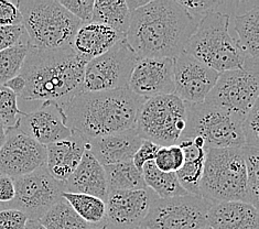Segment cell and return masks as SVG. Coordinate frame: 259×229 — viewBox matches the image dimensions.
I'll list each match as a JSON object with an SVG mask.
<instances>
[{
    "label": "cell",
    "mask_w": 259,
    "mask_h": 229,
    "mask_svg": "<svg viewBox=\"0 0 259 229\" xmlns=\"http://www.w3.org/2000/svg\"><path fill=\"white\" fill-rule=\"evenodd\" d=\"M259 97L258 61L248 58L242 69L220 73L204 103L244 119Z\"/></svg>",
    "instance_id": "9"
},
{
    "label": "cell",
    "mask_w": 259,
    "mask_h": 229,
    "mask_svg": "<svg viewBox=\"0 0 259 229\" xmlns=\"http://www.w3.org/2000/svg\"><path fill=\"white\" fill-rule=\"evenodd\" d=\"M244 162L247 176L248 204L258 208L259 202V149L244 146L242 147Z\"/></svg>",
    "instance_id": "32"
},
{
    "label": "cell",
    "mask_w": 259,
    "mask_h": 229,
    "mask_svg": "<svg viewBox=\"0 0 259 229\" xmlns=\"http://www.w3.org/2000/svg\"><path fill=\"white\" fill-rule=\"evenodd\" d=\"M63 184L67 193L89 194L106 201L108 187L104 166L86 150L81 162Z\"/></svg>",
    "instance_id": "20"
},
{
    "label": "cell",
    "mask_w": 259,
    "mask_h": 229,
    "mask_svg": "<svg viewBox=\"0 0 259 229\" xmlns=\"http://www.w3.org/2000/svg\"><path fill=\"white\" fill-rule=\"evenodd\" d=\"M139 60L126 40L106 53L88 62L84 69L83 91H107L128 88L134 67Z\"/></svg>",
    "instance_id": "10"
},
{
    "label": "cell",
    "mask_w": 259,
    "mask_h": 229,
    "mask_svg": "<svg viewBox=\"0 0 259 229\" xmlns=\"http://www.w3.org/2000/svg\"><path fill=\"white\" fill-rule=\"evenodd\" d=\"M182 149L184 163L176 172L181 187L187 193L200 195V183L204 170L207 148L200 137L181 138L177 144Z\"/></svg>",
    "instance_id": "23"
},
{
    "label": "cell",
    "mask_w": 259,
    "mask_h": 229,
    "mask_svg": "<svg viewBox=\"0 0 259 229\" xmlns=\"http://www.w3.org/2000/svg\"><path fill=\"white\" fill-rule=\"evenodd\" d=\"M143 176L146 187L151 190L159 199L187 195L175 172L165 173L160 171L153 161H149L143 166Z\"/></svg>",
    "instance_id": "26"
},
{
    "label": "cell",
    "mask_w": 259,
    "mask_h": 229,
    "mask_svg": "<svg viewBox=\"0 0 259 229\" xmlns=\"http://www.w3.org/2000/svg\"><path fill=\"white\" fill-rule=\"evenodd\" d=\"M134 229H148V228H146V227H144V226H139V227L134 228Z\"/></svg>",
    "instance_id": "46"
},
{
    "label": "cell",
    "mask_w": 259,
    "mask_h": 229,
    "mask_svg": "<svg viewBox=\"0 0 259 229\" xmlns=\"http://www.w3.org/2000/svg\"><path fill=\"white\" fill-rule=\"evenodd\" d=\"M6 131H7V128H6L4 123L0 121V149H2V147L6 140Z\"/></svg>",
    "instance_id": "45"
},
{
    "label": "cell",
    "mask_w": 259,
    "mask_h": 229,
    "mask_svg": "<svg viewBox=\"0 0 259 229\" xmlns=\"http://www.w3.org/2000/svg\"><path fill=\"white\" fill-rule=\"evenodd\" d=\"M202 229H211L209 227H205V228H202Z\"/></svg>",
    "instance_id": "47"
},
{
    "label": "cell",
    "mask_w": 259,
    "mask_h": 229,
    "mask_svg": "<svg viewBox=\"0 0 259 229\" xmlns=\"http://www.w3.org/2000/svg\"><path fill=\"white\" fill-rule=\"evenodd\" d=\"M24 40H27V35L22 24L20 26L0 27V52L15 47Z\"/></svg>",
    "instance_id": "37"
},
{
    "label": "cell",
    "mask_w": 259,
    "mask_h": 229,
    "mask_svg": "<svg viewBox=\"0 0 259 229\" xmlns=\"http://www.w3.org/2000/svg\"><path fill=\"white\" fill-rule=\"evenodd\" d=\"M146 100L128 88L82 91L62 108L66 126L86 140L135 129Z\"/></svg>",
    "instance_id": "3"
},
{
    "label": "cell",
    "mask_w": 259,
    "mask_h": 229,
    "mask_svg": "<svg viewBox=\"0 0 259 229\" xmlns=\"http://www.w3.org/2000/svg\"><path fill=\"white\" fill-rule=\"evenodd\" d=\"M47 148L19 129L8 128L0 149V174L16 178L46 165Z\"/></svg>",
    "instance_id": "14"
},
{
    "label": "cell",
    "mask_w": 259,
    "mask_h": 229,
    "mask_svg": "<svg viewBox=\"0 0 259 229\" xmlns=\"http://www.w3.org/2000/svg\"><path fill=\"white\" fill-rule=\"evenodd\" d=\"M214 203L200 195L158 199L143 222L148 229H202L207 227V213Z\"/></svg>",
    "instance_id": "11"
},
{
    "label": "cell",
    "mask_w": 259,
    "mask_h": 229,
    "mask_svg": "<svg viewBox=\"0 0 259 229\" xmlns=\"http://www.w3.org/2000/svg\"><path fill=\"white\" fill-rule=\"evenodd\" d=\"M245 146L259 149V102H257L242 122Z\"/></svg>",
    "instance_id": "35"
},
{
    "label": "cell",
    "mask_w": 259,
    "mask_h": 229,
    "mask_svg": "<svg viewBox=\"0 0 259 229\" xmlns=\"http://www.w3.org/2000/svg\"><path fill=\"white\" fill-rule=\"evenodd\" d=\"M128 89L146 101L175 94L174 59L139 58L129 78Z\"/></svg>",
    "instance_id": "16"
},
{
    "label": "cell",
    "mask_w": 259,
    "mask_h": 229,
    "mask_svg": "<svg viewBox=\"0 0 259 229\" xmlns=\"http://www.w3.org/2000/svg\"><path fill=\"white\" fill-rule=\"evenodd\" d=\"M39 221L47 229H98L79 217L63 197Z\"/></svg>",
    "instance_id": "28"
},
{
    "label": "cell",
    "mask_w": 259,
    "mask_h": 229,
    "mask_svg": "<svg viewBox=\"0 0 259 229\" xmlns=\"http://www.w3.org/2000/svg\"><path fill=\"white\" fill-rule=\"evenodd\" d=\"M15 199L0 209L12 208L20 210L28 220H40L55 204L62 199L63 184L53 178L42 166L36 171L14 178Z\"/></svg>",
    "instance_id": "12"
},
{
    "label": "cell",
    "mask_w": 259,
    "mask_h": 229,
    "mask_svg": "<svg viewBox=\"0 0 259 229\" xmlns=\"http://www.w3.org/2000/svg\"><path fill=\"white\" fill-rule=\"evenodd\" d=\"M197 24L177 0H149L132 14L126 42L139 58L176 59Z\"/></svg>",
    "instance_id": "1"
},
{
    "label": "cell",
    "mask_w": 259,
    "mask_h": 229,
    "mask_svg": "<svg viewBox=\"0 0 259 229\" xmlns=\"http://www.w3.org/2000/svg\"><path fill=\"white\" fill-rule=\"evenodd\" d=\"M16 190L14 178L0 174V206L6 205L15 199Z\"/></svg>",
    "instance_id": "41"
},
{
    "label": "cell",
    "mask_w": 259,
    "mask_h": 229,
    "mask_svg": "<svg viewBox=\"0 0 259 229\" xmlns=\"http://www.w3.org/2000/svg\"><path fill=\"white\" fill-rule=\"evenodd\" d=\"M149 0H127L126 4H127V7L129 9V11L133 12L135 10H137L138 8L143 7V6H145Z\"/></svg>",
    "instance_id": "43"
},
{
    "label": "cell",
    "mask_w": 259,
    "mask_h": 229,
    "mask_svg": "<svg viewBox=\"0 0 259 229\" xmlns=\"http://www.w3.org/2000/svg\"><path fill=\"white\" fill-rule=\"evenodd\" d=\"M47 148L46 166L57 181L65 182L81 162L86 149V139L72 132L71 137L54 142Z\"/></svg>",
    "instance_id": "19"
},
{
    "label": "cell",
    "mask_w": 259,
    "mask_h": 229,
    "mask_svg": "<svg viewBox=\"0 0 259 229\" xmlns=\"http://www.w3.org/2000/svg\"><path fill=\"white\" fill-rule=\"evenodd\" d=\"M22 18L17 3L0 0V27L20 26Z\"/></svg>",
    "instance_id": "39"
},
{
    "label": "cell",
    "mask_w": 259,
    "mask_h": 229,
    "mask_svg": "<svg viewBox=\"0 0 259 229\" xmlns=\"http://www.w3.org/2000/svg\"><path fill=\"white\" fill-rule=\"evenodd\" d=\"M135 129L86 140V149L103 166L133 161L143 144Z\"/></svg>",
    "instance_id": "18"
},
{
    "label": "cell",
    "mask_w": 259,
    "mask_h": 229,
    "mask_svg": "<svg viewBox=\"0 0 259 229\" xmlns=\"http://www.w3.org/2000/svg\"><path fill=\"white\" fill-rule=\"evenodd\" d=\"M59 3L82 24L92 22L95 0H59Z\"/></svg>",
    "instance_id": "36"
},
{
    "label": "cell",
    "mask_w": 259,
    "mask_h": 229,
    "mask_svg": "<svg viewBox=\"0 0 259 229\" xmlns=\"http://www.w3.org/2000/svg\"><path fill=\"white\" fill-rule=\"evenodd\" d=\"M28 52V39L0 52V85H5L20 73Z\"/></svg>",
    "instance_id": "31"
},
{
    "label": "cell",
    "mask_w": 259,
    "mask_h": 229,
    "mask_svg": "<svg viewBox=\"0 0 259 229\" xmlns=\"http://www.w3.org/2000/svg\"><path fill=\"white\" fill-rule=\"evenodd\" d=\"M153 162L160 171L165 173H176L182 168L184 163L182 149L178 145L160 147L155 159H153Z\"/></svg>",
    "instance_id": "34"
},
{
    "label": "cell",
    "mask_w": 259,
    "mask_h": 229,
    "mask_svg": "<svg viewBox=\"0 0 259 229\" xmlns=\"http://www.w3.org/2000/svg\"><path fill=\"white\" fill-rule=\"evenodd\" d=\"M26 31L29 49L59 50L71 47L82 26L59 0H20L17 2Z\"/></svg>",
    "instance_id": "4"
},
{
    "label": "cell",
    "mask_w": 259,
    "mask_h": 229,
    "mask_svg": "<svg viewBox=\"0 0 259 229\" xmlns=\"http://www.w3.org/2000/svg\"><path fill=\"white\" fill-rule=\"evenodd\" d=\"M98 229H100V228H98Z\"/></svg>",
    "instance_id": "48"
},
{
    "label": "cell",
    "mask_w": 259,
    "mask_h": 229,
    "mask_svg": "<svg viewBox=\"0 0 259 229\" xmlns=\"http://www.w3.org/2000/svg\"><path fill=\"white\" fill-rule=\"evenodd\" d=\"M242 122L239 117L213 105L188 104L187 127L181 138L200 137L207 150L242 148L245 146Z\"/></svg>",
    "instance_id": "8"
},
{
    "label": "cell",
    "mask_w": 259,
    "mask_h": 229,
    "mask_svg": "<svg viewBox=\"0 0 259 229\" xmlns=\"http://www.w3.org/2000/svg\"><path fill=\"white\" fill-rule=\"evenodd\" d=\"M26 229H47V228L43 225H41L39 220H28Z\"/></svg>",
    "instance_id": "44"
},
{
    "label": "cell",
    "mask_w": 259,
    "mask_h": 229,
    "mask_svg": "<svg viewBox=\"0 0 259 229\" xmlns=\"http://www.w3.org/2000/svg\"><path fill=\"white\" fill-rule=\"evenodd\" d=\"M231 17L213 12L197 24L184 52L218 73L242 69L248 58L242 52L230 32Z\"/></svg>",
    "instance_id": "5"
},
{
    "label": "cell",
    "mask_w": 259,
    "mask_h": 229,
    "mask_svg": "<svg viewBox=\"0 0 259 229\" xmlns=\"http://www.w3.org/2000/svg\"><path fill=\"white\" fill-rule=\"evenodd\" d=\"M158 196L149 189L108 192L106 213L100 229H134L143 226Z\"/></svg>",
    "instance_id": "13"
},
{
    "label": "cell",
    "mask_w": 259,
    "mask_h": 229,
    "mask_svg": "<svg viewBox=\"0 0 259 229\" xmlns=\"http://www.w3.org/2000/svg\"><path fill=\"white\" fill-rule=\"evenodd\" d=\"M23 114L18 107V96L5 85H0V121L6 128H14Z\"/></svg>",
    "instance_id": "33"
},
{
    "label": "cell",
    "mask_w": 259,
    "mask_h": 229,
    "mask_svg": "<svg viewBox=\"0 0 259 229\" xmlns=\"http://www.w3.org/2000/svg\"><path fill=\"white\" fill-rule=\"evenodd\" d=\"M200 196L212 203H248L247 176L242 148L207 150Z\"/></svg>",
    "instance_id": "6"
},
{
    "label": "cell",
    "mask_w": 259,
    "mask_h": 229,
    "mask_svg": "<svg viewBox=\"0 0 259 229\" xmlns=\"http://www.w3.org/2000/svg\"><path fill=\"white\" fill-rule=\"evenodd\" d=\"M28 217L20 210L0 209V229H26Z\"/></svg>",
    "instance_id": "38"
},
{
    "label": "cell",
    "mask_w": 259,
    "mask_h": 229,
    "mask_svg": "<svg viewBox=\"0 0 259 229\" xmlns=\"http://www.w3.org/2000/svg\"><path fill=\"white\" fill-rule=\"evenodd\" d=\"M211 229H259L258 208L244 202L214 203L207 213Z\"/></svg>",
    "instance_id": "22"
},
{
    "label": "cell",
    "mask_w": 259,
    "mask_h": 229,
    "mask_svg": "<svg viewBox=\"0 0 259 229\" xmlns=\"http://www.w3.org/2000/svg\"><path fill=\"white\" fill-rule=\"evenodd\" d=\"M132 20V12L129 11L126 2H101L94 3L92 22L101 23L112 28L122 38L126 39Z\"/></svg>",
    "instance_id": "25"
},
{
    "label": "cell",
    "mask_w": 259,
    "mask_h": 229,
    "mask_svg": "<svg viewBox=\"0 0 259 229\" xmlns=\"http://www.w3.org/2000/svg\"><path fill=\"white\" fill-rule=\"evenodd\" d=\"M6 87H8L10 90H12L15 94L19 98V96L21 95V93L24 89V80L23 78L18 74L17 76H15L14 78H11L10 80H8L7 83L5 84Z\"/></svg>",
    "instance_id": "42"
},
{
    "label": "cell",
    "mask_w": 259,
    "mask_h": 229,
    "mask_svg": "<svg viewBox=\"0 0 259 229\" xmlns=\"http://www.w3.org/2000/svg\"><path fill=\"white\" fill-rule=\"evenodd\" d=\"M177 3L197 22L213 12H220L230 17L238 16L239 8L243 7L245 4V2H224V0H177Z\"/></svg>",
    "instance_id": "30"
},
{
    "label": "cell",
    "mask_w": 259,
    "mask_h": 229,
    "mask_svg": "<svg viewBox=\"0 0 259 229\" xmlns=\"http://www.w3.org/2000/svg\"><path fill=\"white\" fill-rule=\"evenodd\" d=\"M159 148L160 147L157 146L156 144H153V142L144 140L143 144H141L139 149L135 153V156L133 158V163L135 164L136 168L143 171V166L147 162L153 161V159H155Z\"/></svg>",
    "instance_id": "40"
},
{
    "label": "cell",
    "mask_w": 259,
    "mask_h": 229,
    "mask_svg": "<svg viewBox=\"0 0 259 229\" xmlns=\"http://www.w3.org/2000/svg\"><path fill=\"white\" fill-rule=\"evenodd\" d=\"M188 104L175 94L147 100L136 120L135 130L143 140L159 147L177 145L187 127Z\"/></svg>",
    "instance_id": "7"
},
{
    "label": "cell",
    "mask_w": 259,
    "mask_h": 229,
    "mask_svg": "<svg viewBox=\"0 0 259 229\" xmlns=\"http://www.w3.org/2000/svg\"><path fill=\"white\" fill-rule=\"evenodd\" d=\"M126 40L112 28L101 23H86L78 28L71 48L86 62L106 53L117 43Z\"/></svg>",
    "instance_id": "21"
},
{
    "label": "cell",
    "mask_w": 259,
    "mask_h": 229,
    "mask_svg": "<svg viewBox=\"0 0 259 229\" xmlns=\"http://www.w3.org/2000/svg\"><path fill=\"white\" fill-rule=\"evenodd\" d=\"M16 128L46 147L72 134L62 108L55 103H42L40 108L23 113Z\"/></svg>",
    "instance_id": "17"
},
{
    "label": "cell",
    "mask_w": 259,
    "mask_h": 229,
    "mask_svg": "<svg viewBox=\"0 0 259 229\" xmlns=\"http://www.w3.org/2000/svg\"><path fill=\"white\" fill-rule=\"evenodd\" d=\"M108 192L135 191L147 189L143 171L136 168L133 161L104 166Z\"/></svg>",
    "instance_id": "27"
},
{
    "label": "cell",
    "mask_w": 259,
    "mask_h": 229,
    "mask_svg": "<svg viewBox=\"0 0 259 229\" xmlns=\"http://www.w3.org/2000/svg\"><path fill=\"white\" fill-rule=\"evenodd\" d=\"M220 73L183 52L174 59L175 95L188 104L204 103Z\"/></svg>",
    "instance_id": "15"
},
{
    "label": "cell",
    "mask_w": 259,
    "mask_h": 229,
    "mask_svg": "<svg viewBox=\"0 0 259 229\" xmlns=\"http://www.w3.org/2000/svg\"><path fill=\"white\" fill-rule=\"evenodd\" d=\"M62 197L69 203L74 212L89 224L98 226L104 220L106 204L103 200L93 195L67 193V192H63Z\"/></svg>",
    "instance_id": "29"
},
{
    "label": "cell",
    "mask_w": 259,
    "mask_h": 229,
    "mask_svg": "<svg viewBox=\"0 0 259 229\" xmlns=\"http://www.w3.org/2000/svg\"><path fill=\"white\" fill-rule=\"evenodd\" d=\"M237 45L247 58L259 60V6L232 18Z\"/></svg>",
    "instance_id": "24"
},
{
    "label": "cell",
    "mask_w": 259,
    "mask_h": 229,
    "mask_svg": "<svg viewBox=\"0 0 259 229\" xmlns=\"http://www.w3.org/2000/svg\"><path fill=\"white\" fill-rule=\"evenodd\" d=\"M86 63L71 47L48 51L29 49L19 73L24 80L19 97L62 106L83 91Z\"/></svg>",
    "instance_id": "2"
}]
</instances>
